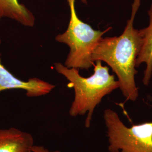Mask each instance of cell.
Wrapping results in <instances>:
<instances>
[{
	"instance_id": "8992f818",
	"label": "cell",
	"mask_w": 152,
	"mask_h": 152,
	"mask_svg": "<svg viewBox=\"0 0 152 152\" xmlns=\"http://www.w3.org/2000/svg\"><path fill=\"white\" fill-rule=\"evenodd\" d=\"M32 135L14 127L0 129V152H32Z\"/></svg>"
},
{
	"instance_id": "277c9868",
	"label": "cell",
	"mask_w": 152,
	"mask_h": 152,
	"mask_svg": "<svg viewBox=\"0 0 152 152\" xmlns=\"http://www.w3.org/2000/svg\"><path fill=\"white\" fill-rule=\"evenodd\" d=\"M109 152H152V122L128 127L113 110H104Z\"/></svg>"
},
{
	"instance_id": "52a82bcc",
	"label": "cell",
	"mask_w": 152,
	"mask_h": 152,
	"mask_svg": "<svg viewBox=\"0 0 152 152\" xmlns=\"http://www.w3.org/2000/svg\"><path fill=\"white\" fill-rule=\"evenodd\" d=\"M148 14L149 18V26L139 30L141 46L136 63V67H139L142 63L146 65L142 78V82L145 86L149 85L152 76V2Z\"/></svg>"
},
{
	"instance_id": "6da1fadb",
	"label": "cell",
	"mask_w": 152,
	"mask_h": 152,
	"mask_svg": "<svg viewBox=\"0 0 152 152\" xmlns=\"http://www.w3.org/2000/svg\"><path fill=\"white\" fill-rule=\"evenodd\" d=\"M141 0H134L130 18L124 31L118 37L102 38L92 55V63H106L115 73L119 82V88L127 100L135 102L139 97L135 77L137 58L141 46L139 31L134 27L136 13Z\"/></svg>"
},
{
	"instance_id": "7a4b0ae2",
	"label": "cell",
	"mask_w": 152,
	"mask_h": 152,
	"mask_svg": "<svg viewBox=\"0 0 152 152\" xmlns=\"http://www.w3.org/2000/svg\"><path fill=\"white\" fill-rule=\"evenodd\" d=\"M94 72L89 77L80 75L78 69L69 68L60 63H55V69L69 81L68 86L73 88L75 98L69 114L72 117L87 114L85 126L90 128L95 109L106 95L120 87L119 82L109 73V68L103 66L101 61H96Z\"/></svg>"
},
{
	"instance_id": "5b68a950",
	"label": "cell",
	"mask_w": 152,
	"mask_h": 152,
	"mask_svg": "<svg viewBox=\"0 0 152 152\" xmlns=\"http://www.w3.org/2000/svg\"><path fill=\"white\" fill-rule=\"evenodd\" d=\"M55 87L54 85L37 78H30L27 81L16 78L6 69L0 59V92L7 90L20 89L26 91L28 97L33 98L47 95Z\"/></svg>"
},
{
	"instance_id": "3957f363",
	"label": "cell",
	"mask_w": 152,
	"mask_h": 152,
	"mask_svg": "<svg viewBox=\"0 0 152 152\" xmlns=\"http://www.w3.org/2000/svg\"><path fill=\"white\" fill-rule=\"evenodd\" d=\"M71 16L68 27L65 32L55 37V40L68 46L69 52L64 65L67 68L88 69L94 63L92 55L104 34L111 28L104 31L95 30L88 24L82 22L78 17L75 0H67Z\"/></svg>"
},
{
	"instance_id": "30bf717a",
	"label": "cell",
	"mask_w": 152,
	"mask_h": 152,
	"mask_svg": "<svg viewBox=\"0 0 152 152\" xmlns=\"http://www.w3.org/2000/svg\"><path fill=\"white\" fill-rule=\"evenodd\" d=\"M82 2H83V3H86V0H81Z\"/></svg>"
},
{
	"instance_id": "ba28073f",
	"label": "cell",
	"mask_w": 152,
	"mask_h": 152,
	"mask_svg": "<svg viewBox=\"0 0 152 152\" xmlns=\"http://www.w3.org/2000/svg\"><path fill=\"white\" fill-rule=\"evenodd\" d=\"M4 18L29 27H33L36 21L34 14L18 0H0V20Z\"/></svg>"
},
{
	"instance_id": "9c48e42d",
	"label": "cell",
	"mask_w": 152,
	"mask_h": 152,
	"mask_svg": "<svg viewBox=\"0 0 152 152\" xmlns=\"http://www.w3.org/2000/svg\"><path fill=\"white\" fill-rule=\"evenodd\" d=\"M32 152H61L59 151H50L48 149L46 148L43 146H39V145H34L33 147L32 148Z\"/></svg>"
}]
</instances>
